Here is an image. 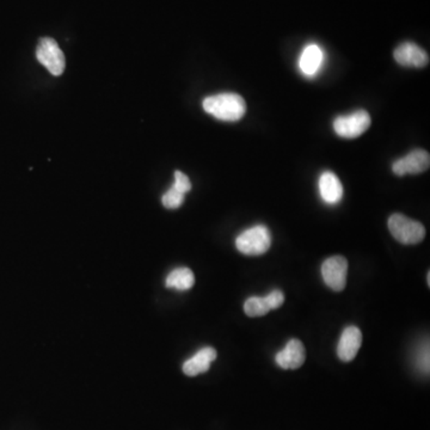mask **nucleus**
<instances>
[{
	"label": "nucleus",
	"mask_w": 430,
	"mask_h": 430,
	"mask_svg": "<svg viewBox=\"0 0 430 430\" xmlns=\"http://www.w3.org/2000/svg\"><path fill=\"white\" fill-rule=\"evenodd\" d=\"M371 127V116L366 110H357L346 116L336 117L334 129L336 134L346 139H354L364 134Z\"/></svg>",
	"instance_id": "obj_4"
},
{
	"label": "nucleus",
	"mask_w": 430,
	"mask_h": 430,
	"mask_svg": "<svg viewBox=\"0 0 430 430\" xmlns=\"http://www.w3.org/2000/svg\"><path fill=\"white\" fill-rule=\"evenodd\" d=\"M184 196H186V194H183L182 191H179L172 186L161 197V202L164 204V207L169 208V209H176L179 206H182L184 202Z\"/></svg>",
	"instance_id": "obj_16"
},
{
	"label": "nucleus",
	"mask_w": 430,
	"mask_h": 430,
	"mask_svg": "<svg viewBox=\"0 0 430 430\" xmlns=\"http://www.w3.org/2000/svg\"><path fill=\"white\" fill-rule=\"evenodd\" d=\"M430 166V156L426 151L414 150L405 157L394 161L392 171L394 175H419Z\"/></svg>",
	"instance_id": "obj_7"
},
{
	"label": "nucleus",
	"mask_w": 430,
	"mask_h": 430,
	"mask_svg": "<svg viewBox=\"0 0 430 430\" xmlns=\"http://www.w3.org/2000/svg\"><path fill=\"white\" fill-rule=\"evenodd\" d=\"M324 60V53L318 44H307L300 55L299 67L306 77H314L317 74Z\"/></svg>",
	"instance_id": "obj_13"
},
{
	"label": "nucleus",
	"mask_w": 430,
	"mask_h": 430,
	"mask_svg": "<svg viewBox=\"0 0 430 430\" xmlns=\"http://www.w3.org/2000/svg\"><path fill=\"white\" fill-rule=\"evenodd\" d=\"M394 58L399 65L405 67L422 69L429 64V55L414 42L399 44L394 51Z\"/></svg>",
	"instance_id": "obj_8"
},
{
	"label": "nucleus",
	"mask_w": 430,
	"mask_h": 430,
	"mask_svg": "<svg viewBox=\"0 0 430 430\" xmlns=\"http://www.w3.org/2000/svg\"><path fill=\"white\" fill-rule=\"evenodd\" d=\"M348 262L343 256H332L325 259L321 266V275L325 284L335 292H341L346 284Z\"/></svg>",
	"instance_id": "obj_6"
},
{
	"label": "nucleus",
	"mask_w": 430,
	"mask_h": 430,
	"mask_svg": "<svg viewBox=\"0 0 430 430\" xmlns=\"http://www.w3.org/2000/svg\"><path fill=\"white\" fill-rule=\"evenodd\" d=\"M37 60L51 72L53 76H60L65 69V55L51 37H44L40 41L36 49Z\"/></svg>",
	"instance_id": "obj_5"
},
{
	"label": "nucleus",
	"mask_w": 430,
	"mask_h": 430,
	"mask_svg": "<svg viewBox=\"0 0 430 430\" xmlns=\"http://www.w3.org/2000/svg\"><path fill=\"white\" fill-rule=\"evenodd\" d=\"M362 334L360 329L356 326H348L344 329L339 346H337V355L343 362L353 361L359 350L361 348Z\"/></svg>",
	"instance_id": "obj_10"
},
{
	"label": "nucleus",
	"mask_w": 430,
	"mask_h": 430,
	"mask_svg": "<svg viewBox=\"0 0 430 430\" xmlns=\"http://www.w3.org/2000/svg\"><path fill=\"white\" fill-rule=\"evenodd\" d=\"M419 365V369H422L423 372H429V349H428V346L422 350Z\"/></svg>",
	"instance_id": "obj_19"
},
{
	"label": "nucleus",
	"mask_w": 430,
	"mask_h": 430,
	"mask_svg": "<svg viewBox=\"0 0 430 430\" xmlns=\"http://www.w3.org/2000/svg\"><path fill=\"white\" fill-rule=\"evenodd\" d=\"M204 109L218 120L236 122L246 113V103L241 95L226 92L207 97L204 101Z\"/></svg>",
	"instance_id": "obj_1"
},
{
	"label": "nucleus",
	"mask_w": 430,
	"mask_h": 430,
	"mask_svg": "<svg viewBox=\"0 0 430 430\" xmlns=\"http://www.w3.org/2000/svg\"><path fill=\"white\" fill-rule=\"evenodd\" d=\"M271 245V234L268 227L263 225L250 227L236 239L238 251L246 256H259L266 254Z\"/></svg>",
	"instance_id": "obj_3"
},
{
	"label": "nucleus",
	"mask_w": 430,
	"mask_h": 430,
	"mask_svg": "<svg viewBox=\"0 0 430 430\" xmlns=\"http://www.w3.org/2000/svg\"><path fill=\"white\" fill-rule=\"evenodd\" d=\"M389 230L396 241L405 245L419 244L426 237V229L422 224L398 213L391 215Z\"/></svg>",
	"instance_id": "obj_2"
},
{
	"label": "nucleus",
	"mask_w": 430,
	"mask_h": 430,
	"mask_svg": "<svg viewBox=\"0 0 430 430\" xmlns=\"http://www.w3.org/2000/svg\"><path fill=\"white\" fill-rule=\"evenodd\" d=\"M215 359L216 350L211 346H206L183 364V372L188 376H196L201 373L207 372Z\"/></svg>",
	"instance_id": "obj_11"
},
{
	"label": "nucleus",
	"mask_w": 430,
	"mask_h": 430,
	"mask_svg": "<svg viewBox=\"0 0 430 430\" xmlns=\"http://www.w3.org/2000/svg\"><path fill=\"white\" fill-rule=\"evenodd\" d=\"M195 284V276L189 268H177L172 270L166 277V286L169 289L177 291H188Z\"/></svg>",
	"instance_id": "obj_14"
},
{
	"label": "nucleus",
	"mask_w": 430,
	"mask_h": 430,
	"mask_svg": "<svg viewBox=\"0 0 430 430\" xmlns=\"http://www.w3.org/2000/svg\"><path fill=\"white\" fill-rule=\"evenodd\" d=\"M172 186H175L176 189H179V191H182L183 194L189 193L190 189H191L189 177L181 171L175 172V182Z\"/></svg>",
	"instance_id": "obj_17"
},
{
	"label": "nucleus",
	"mask_w": 430,
	"mask_h": 430,
	"mask_svg": "<svg viewBox=\"0 0 430 430\" xmlns=\"http://www.w3.org/2000/svg\"><path fill=\"white\" fill-rule=\"evenodd\" d=\"M306 360V350L299 339H291L275 356L277 366L284 369H298Z\"/></svg>",
	"instance_id": "obj_9"
},
{
	"label": "nucleus",
	"mask_w": 430,
	"mask_h": 430,
	"mask_svg": "<svg viewBox=\"0 0 430 430\" xmlns=\"http://www.w3.org/2000/svg\"><path fill=\"white\" fill-rule=\"evenodd\" d=\"M273 310L266 296H251L244 304L245 314L249 317H262Z\"/></svg>",
	"instance_id": "obj_15"
},
{
	"label": "nucleus",
	"mask_w": 430,
	"mask_h": 430,
	"mask_svg": "<svg viewBox=\"0 0 430 430\" xmlns=\"http://www.w3.org/2000/svg\"><path fill=\"white\" fill-rule=\"evenodd\" d=\"M266 298L269 299L270 305H271V309L273 310H276L279 307L282 306V304L284 303V293L281 292V291H273V292H270Z\"/></svg>",
	"instance_id": "obj_18"
},
{
	"label": "nucleus",
	"mask_w": 430,
	"mask_h": 430,
	"mask_svg": "<svg viewBox=\"0 0 430 430\" xmlns=\"http://www.w3.org/2000/svg\"><path fill=\"white\" fill-rule=\"evenodd\" d=\"M319 194L324 202L329 204H339L343 196L342 183L331 171H325L319 177Z\"/></svg>",
	"instance_id": "obj_12"
}]
</instances>
